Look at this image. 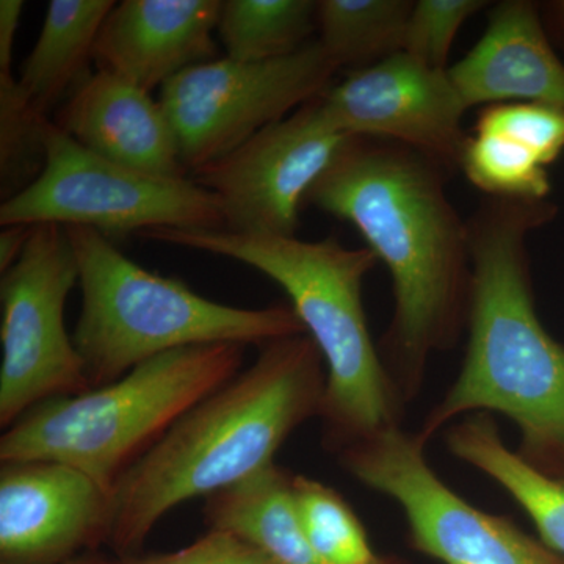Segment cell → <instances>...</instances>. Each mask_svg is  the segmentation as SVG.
I'll use <instances>...</instances> for the list:
<instances>
[{"label": "cell", "mask_w": 564, "mask_h": 564, "mask_svg": "<svg viewBox=\"0 0 564 564\" xmlns=\"http://www.w3.org/2000/svg\"><path fill=\"white\" fill-rule=\"evenodd\" d=\"M113 492L61 462L0 467V558L58 564L109 545Z\"/></svg>", "instance_id": "obj_13"}, {"label": "cell", "mask_w": 564, "mask_h": 564, "mask_svg": "<svg viewBox=\"0 0 564 564\" xmlns=\"http://www.w3.org/2000/svg\"><path fill=\"white\" fill-rule=\"evenodd\" d=\"M414 2L408 0H321V44L337 68H369L404 50Z\"/></svg>", "instance_id": "obj_20"}, {"label": "cell", "mask_w": 564, "mask_h": 564, "mask_svg": "<svg viewBox=\"0 0 564 564\" xmlns=\"http://www.w3.org/2000/svg\"><path fill=\"white\" fill-rule=\"evenodd\" d=\"M474 132L514 140L547 166L564 151V111L541 104H492L478 111Z\"/></svg>", "instance_id": "obj_25"}, {"label": "cell", "mask_w": 564, "mask_h": 564, "mask_svg": "<svg viewBox=\"0 0 564 564\" xmlns=\"http://www.w3.org/2000/svg\"><path fill=\"white\" fill-rule=\"evenodd\" d=\"M337 70L321 41L313 40L274 61L226 57L192 66L163 85L159 102L192 173L318 98Z\"/></svg>", "instance_id": "obj_10"}, {"label": "cell", "mask_w": 564, "mask_h": 564, "mask_svg": "<svg viewBox=\"0 0 564 564\" xmlns=\"http://www.w3.org/2000/svg\"><path fill=\"white\" fill-rule=\"evenodd\" d=\"M315 14L313 0H226L217 31L231 61L269 62L313 41Z\"/></svg>", "instance_id": "obj_21"}, {"label": "cell", "mask_w": 564, "mask_h": 564, "mask_svg": "<svg viewBox=\"0 0 564 564\" xmlns=\"http://www.w3.org/2000/svg\"><path fill=\"white\" fill-rule=\"evenodd\" d=\"M448 76L467 110L527 102L564 111V63L544 31L540 6L530 0L494 6L484 36Z\"/></svg>", "instance_id": "obj_15"}, {"label": "cell", "mask_w": 564, "mask_h": 564, "mask_svg": "<svg viewBox=\"0 0 564 564\" xmlns=\"http://www.w3.org/2000/svg\"><path fill=\"white\" fill-rule=\"evenodd\" d=\"M293 475L278 464L212 494L204 503V522L254 545L276 564H323L315 555L296 513Z\"/></svg>", "instance_id": "obj_17"}, {"label": "cell", "mask_w": 564, "mask_h": 564, "mask_svg": "<svg viewBox=\"0 0 564 564\" xmlns=\"http://www.w3.org/2000/svg\"><path fill=\"white\" fill-rule=\"evenodd\" d=\"M22 0H2L0 2V70H11L14 41L20 31Z\"/></svg>", "instance_id": "obj_28"}, {"label": "cell", "mask_w": 564, "mask_h": 564, "mask_svg": "<svg viewBox=\"0 0 564 564\" xmlns=\"http://www.w3.org/2000/svg\"><path fill=\"white\" fill-rule=\"evenodd\" d=\"M113 0H52L39 41L24 63L18 87L33 110L47 117L62 96L87 74L96 40Z\"/></svg>", "instance_id": "obj_19"}, {"label": "cell", "mask_w": 564, "mask_h": 564, "mask_svg": "<svg viewBox=\"0 0 564 564\" xmlns=\"http://www.w3.org/2000/svg\"><path fill=\"white\" fill-rule=\"evenodd\" d=\"M33 228L35 226L32 225L2 226V232H0V272L6 273L21 258L22 251L25 250L29 240H31Z\"/></svg>", "instance_id": "obj_29"}, {"label": "cell", "mask_w": 564, "mask_h": 564, "mask_svg": "<svg viewBox=\"0 0 564 564\" xmlns=\"http://www.w3.org/2000/svg\"><path fill=\"white\" fill-rule=\"evenodd\" d=\"M443 433L451 455L502 486L530 516L540 540L564 558V478L540 473L510 451L492 414L464 415Z\"/></svg>", "instance_id": "obj_18"}, {"label": "cell", "mask_w": 564, "mask_h": 564, "mask_svg": "<svg viewBox=\"0 0 564 564\" xmlns=\"http://www.w3.org/2000/svg\"><path fill=\"white\" fill-rule=\"evenodd\" d=\"M65 228V226H63ZM79 265L73 340L91 389L163 352L203 344L263 345L307 334L292 306L243 310L143 269L96 229L66 226Z\"/></svg>", "instance_id": "obj_5"}, {"label": "cell", "mask_w": 564, "mask_h": 564, "mask_svg": "<svg viewBox=\"0 0 564 564\" xmlns=\"http://www.w3.org/2000/svg\"><path fill=\"white\" fill-rule=\"evenodd\" d=\"M47 117L33 110L11 70H0V182L9 199L36 180L44 165Z\"/></svg>", "instance_id": "obj_24"}, {"label": "cell", "mask_w": 564, "mask_h": 564, "mask_svg": "<svg viewBox=\"0 0 564 564\" xmlns=\"http://www.w3.org/2000/svg\"><path fill=\"white\" fill-rule=\"evenodd\" d=\"M218 0H124L111 9L93 61L151 93L182 70L215 61Z\"/></svg>", "instance_id": "obj_14"}, {"label": "cell", "mask_w": 564, "mask_h": 564, "mask_svg": "<svg viewBox=\"0 0 564 564\" xmlns=\"http://www.w3.org/2000/svg\"><path fill=\"white\" fill-rule=\"evenodd\" d=\"M245 345L163 352L120 380L32 408L0 437V462H61L113 492L122 474L212 392L242 372Z\"/></svg>", "instance_id": "obj_6"}, {"label": "cell", "mask_w": 564, "mask_h": 564, "mask_svg": "<svg viewBox=\"0 0 564 564\" xmlns=\"http://www.w3.org/2000/svg\"><path fill=\"white\" fill-rule=\"evenodd\" d=\"M115 560L107 558L101 554H96V552H91V554H85L77 556V558L69 560V562L58 563V564H117ZM0 564H13V563H0Z\"/></svg>", "instance_id": "obj_31"}, {"label": "cell", "mask_w": 564, "mask_h": 564, "mask_svg": "<svg viewBox=\"0 0 564 564\" xmlns=\"http://www.w3.org/2000/svg\"><path fill=\"white\" fill-rule=\"evenodd\" d=\"M489 6L488 0H419L408 22L404 50L434 69H448L452 46L464 22Z\"/></svg>", "instance_id": "obj_26"}, {"label": "cell", "mask_w": 564, "mask_h": 564, "mask_svg": "<svg viewBox=\"0 0 564 564\" xmlns=\"http://www.w3.org/2000/svg\"><path fill=\"white\" fill-rule=\"evenodd\" d=\"M143 239L192 248L250 265L276 282L326 364L322 443L333 455L402 426L406 402L373 344L362 303L364 280L378 259L334 237L250 236L226 229H154Z\"/></svg>", "instance_id": "obj_4"}, {"label": "cell", "mask_w": 564, "mask_h": 564, "mask_svg": "<svg viewBox=\"0 0 564 564\" xmlns=\"http://www.w3.org/2000/svg\"><path fill=\"white\" fill-rule=\"evenodd\" d=\"M544 202L486 196L469 228L467 348L458 378L417 436L429 444L458 417L499 413L518 426L516 454L564 478V344L544 328L530 273L529 239L555 217Z\"/></svg>", "instance_id": "obj_2"}, {"label": "cell", "mask_w": 564, "mask_h": 564, "mask_svg": "<svg viewBox=\"0 0 564 564\" xmlns=\"http://www.w3.org/2000/svg\"><path fill=\"white\" fill-rule=\"evenodd\" d=\"M326 364L310 334L263 345L258 359L174 423L113 488L109 547L139 555L177 505L231 488L273 464L295 430L321 415Z\"/></svg>", "instance_id": "obj_3"}, {"label": "cell", "mask_w": 564, "mask_h": 564, "mask_svg": "<svg viewBox=\"0 0 564 564\" xmlns=\"http://www.w3.org/2000/svg\"><path fill=\"white\" fill-rule=\"evenodd\" d=\"M440 163L393 141L351 137L304 206L351 223L392 278L393 314L380 344L411 403L436 352L459 343L469 313V228L445 192Z\"/></svg>", "instance_id": "obj_1"}, {"label": "cell", "mask_w": 564, "mask_h": 564, "mask_svg": "<svg viewBox=\"0 0 564 564\" xmlns=\"http://www.w3.org/2000/svg\"><path fill=\"white\" fill-rule=\"evenodd\" d=\"M541 21L555 50L564 54V0H551L540 7Z\"/></svg>", "instance_id": "obj_30"}, {"label": "cell", "mask_w": 564, "mask_h": 564, "mask_svg": "<svg viewBox=\"0 0 564 564\" xmlns=\"http://www.w3.org/2000/svg\"><path fill=\"white\" fill-rule=\"evenodd\" d=\"M54 122L107 161L170 180L188 177L161 102L110 70L87 74Z\"/></svg>", "instance_id": "obj_16"}, {"label": "cell", "mask_w": 564, "mask_h": 564, "mask_svg": "<svg viewBox=\"0 0 564 564\" xmlns=\"http://www.w3.org/2000/svg\"><path fill=\"white\" fill-rule=\"evenodd\" d=\"M322 109L339 131L403 144L458 169L464 143L466 104L448 76L406 52L369 68L351 70L321 95Z\"/></svg>", "instance_id": "obj_12"}, {"label": "cell", "mask_w": 564, "mask_h": 564, "mask_svg": "<svg viewBox=\"0 0 564 564\" xmlns=\"http://www.w3.org/2000/svg\"><path fill=\"white\" fill-rule=\"evenodd\" d=\"M458 169L491 198L544 202L551 193L544 163L522 144L499 133L467 135Z\"/></svg>", "instance_id": "obj_23"}, {"label": "cell", "mask_w": 564, "mask_h": 564, "mask_svg": "<svg viewBox=\"0 0 564 564\" xmlns=\"http://www.w3.org/2000/svg\"><path fill=\"white\" fill-rule=\"evenodd\" d=\"M117 564H276L254 545L229 533L207 532L196 543L169 554L128 556Z\"/></svg>", "instance_id": "obj_27"}, {"label": "cell", "mask_w": 564, "mask_h": 564, "mask_svg": "<svg viewBox=\"0 0 564 564\" xmlns=\"http://www.w3.org/2000/svg\"><path fill=\"white\" fill-rule=\"evenodd\" d=\"M426 444L403 426L375 434L336 454L356 481L402 508L408 540L443 564H564L507 516L486 513L441 480Z\"/></svg>", "instance_id": "obj_8"}, {"label": "cell", "mask_w": 564, "mask_h": 564, "mask_svg": "<svg viewBox=\"0 0 564 564\" xmlns=\"http://www.w3.org/2000/svg\"><path fill=\"white\" fill-rule=\"evenodd\" d=\"M292 491L304 534L323 564H404L375 554L362 522L336 489L293 475Z\"/></svg>", "instance_id": "obj_22"}, {"label": "cell", "mask_w": 564, "mask_h": 564, "mask_svg": "<svg viewBox=\"0 0 564 564\" xmlns=\"http://www.w3.org/2000/svg\"><path fill=\"white\" fill-rule=\"evenodd\" d=\"M43 144V170L2 203L0 225L82 226L104 236L225 229L220 203L191 177L170 180L107 161L52 121Z\"/></svg>", "instance_id": "obj_7"}, {"label": "cell", "mask_w": 564, "mask_h": 564, "mask_svg": "<svg viewBox=\"0 0 564 564\" xmlns=\"http://www.w3.org/2000/svg\"><path fill=\"white\" fill-rule=\"evenodd\" d=\"M350 139L328 120L318 96L191 180L214 193L226 231L296 237L307 192Z\"/></svg>", "instance_id": "obj_11"}, {"label": "cell", "mask_w": 564, "mask_h": 564, "mask_svg": "<svg viewBox=\"0 0 564 564\" xmlns=\"http://www.w3.org/2000/svg\"><path fill=\"white\" fill-rule=\"evenodd\" d=\"M79 265L61 225H35L21 258L2 273L0 426L32 408L90 391L84 361L65 326Z\"/></svg>", "instance_id": "obj_9"}]
</instances>
